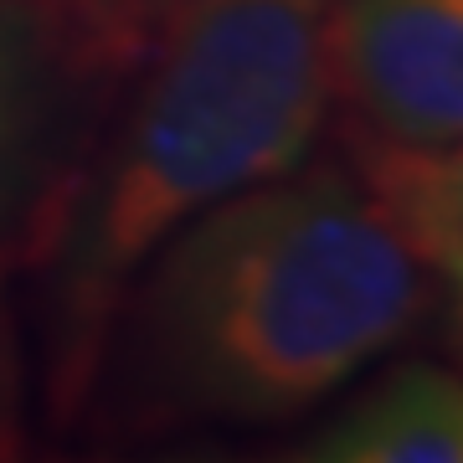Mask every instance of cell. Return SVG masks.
Listing matches in <instances>:
<instances>
[{"label": "cell", "instance_id": "7", "mask_svg": "<svg viewBox=\"0 0 463 463\" xmlns=\"http://www.w3.org/2000/svg\"><path fill=\"white\" fill-rule=\"evenodd\" d=\"M438 273H443V279H453V288H458V298H463V248L448 252L443 263H438Z\"/></svg>", "mask_w": 463, "mask_h": 463}, {"label": "cell", "instance_id": "4", "mask_svg": "<svg viewBox=\"0 0 463 463\" xmlns=\"http://www.w3.org/2000/svg\"><path fill=\"white\" fill-rule=\"evenodd\" d=\"M325 463H463V381L412 365L365 392L304 448Z\"/></svg>", "mask_w": 463, "mask_h": 463}, {"label": "cell", "instance_id": "1", "mask_svg": "<svg viewBox=\"0 0 463 463\" xmlns=\"http://www.w3.org/2000/svg\"><path fill=\"white\" fill-rule=\"evenodd\" d=\"M129 298L124 355L160 417L273 422L407 340L428 263L355 165L288 170L191 216Z\"/></svg>", "mask_w": 463, "mask_h": 463}, {"label": "cell", "instance_id": "8", "mask_svg": "<svg viewBox=\"0 0 463 463\" xmlns=\"http://www.w3.org/2000/svg\"><path fill=\"white\" fill-rule=\"evenodd\" d=\"M139 5H145V11H149V16H160V11H165V5H170V0H139Z\"/></svg>", "mask_w": 463, "mask_h": 463}, {"label": "cell", "instance_id": "5", "mask_svg": "<svg viewBox=\"0 0 463 463\" xmlns=\"http://www.w3.org/2000/svg\"><path fill=\"white\" fill-rule=\"evenodd\" d=\"M355 175L428 268L463 248V139L432 149L361 139Z\"/></svg>", "mask_w": 463, "mask_h": 463}, {"label": "cell", "instance_id": "3", "mask_svg": "<svg viewBox=\"0 0 463 463\" xmlns=\"http://www.w3.org/2000/svg\"><path fill=\"white\" fill-rule=\"evenodd\" d=\"M330 78L371 139H463V0H335Z\"/></svg>", "mask_w": 463, "mask_h": 463}, {"label": "cell", "instance_id": "6", "mask_svg": "<svg viewBox=\"0 0 463 463\" xmlns=\"http://www.w3.org/2000/svg\"><path fill=\"white\" fill-rule=\"evenodd\" d=\"M16 165V93H11V67H0V201Z\"/></svg>", "mask_w": 463, "mask_h": 463}, {"label": "cell", "instance_id": "9", "mask_svg": "<svg viewBox=\"0 0 463 463\" xmlns=\"http://www.w3.org/2000/svg\"><path fill=\"white\" fill-rule=\"evenodd\" d=\"M0 16H5V0H0ZM0 32H5V26H0ZM0 67H5V47H0Z\"/></svg>", "mask_w": 463, "mask_h": 463}, {"label": "cell", "instance_id": "2", "mask_svg": "<svg viewBox=\"0 0 463 463\" xmlns=\"http://www.w3.org/2000/svg\"><path fill=\"white\" fill-rule=\"evenodd\" d=\"M335 0H170L114 160L57 273V386L78 397L134 273L206 206L304 165L330 114Z\"/></svg>", "mask_w": 463, "mask_h": 463}]
</instances>
